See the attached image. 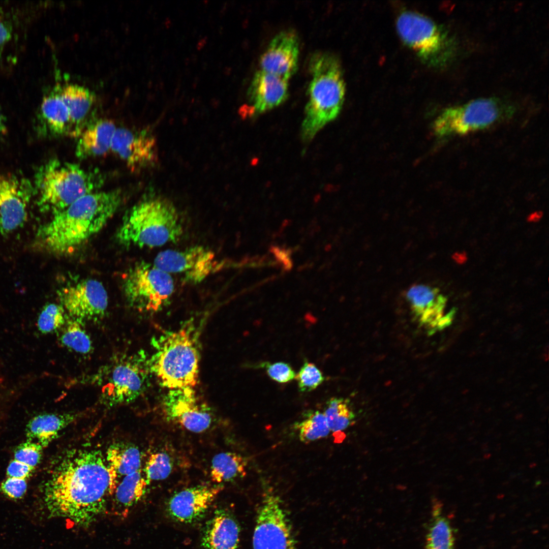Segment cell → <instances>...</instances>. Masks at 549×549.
<instances>
[{"mask_svg":"<svg viewBox=\"0 0 549 549\" xmlns=\"http://www.w3.org/2000/svg\"><path fill=\"white\" fill-rule=\"evenodd\" d=\"M112 493L105 456L98 450L81 449L68 453L55 467L44 501L49 516L85 526L106 512Z\"/></svg>","mask_w":549,"mask_h":549,"instance_id":"1","label":"cell"},{"mask_svg":"<svg viewBox=\"0 0 549 549\" xmlns=\"http://www.w3.org/2000/svg\"><path fill=\"white\" fill-rule=\"evenodd\" d=\"M119 190L95 191L53 213L38 230L35 245L55 255L70 253L98 233L120 205Z\"/></svg>","mask_w":549,"mask_h":549,"instance_id":"2","label":"cell"},{"mask_svg":"<svg viewBox=\"0 0 549 549\" xmlns=\"http://www.w3.org/2000/svg\"><path fill=\"white\" fill-rule=\"evenodd\" d=\"M312 78L301 136L311 141L326 124L337 118L345 100V83L340 62L334 54L315 53L309 62Z\"/></svg>","mask_w":549,"mask_h":549,"instance_id":"3","label":"cell"},{"mask_svg":"<svg viewBox=\"0 0 549 549\" xmlns=\"http://www.w3.org/2000/svg\"><path fill=\"white\" fill-rule=\"evenodd\" d=\"M183 232L177 211L168 200L147 197L124 216L116 235L125 246L157 247L177 241Z\"/></svg>","mask_w":549,"mask_h":549,"instance_id":"4","label":"cell"},{"mask_svg":"<svg viewBox=\"0 0 549 549\" xmlns=\"http://www.w3.org/2000/svg\"><path fill=\"white\" fill-rule=\"evenodd\" d=\"M101 183L102 179L97 173L87 171L77 164L52 159L37 170L34 189L41 209L53 214L82 196L97 191Z\"/></svg>","mask_w":549,"mask_h":549,"instance_id":"5","label":"cell"},{"mask_svg":"<svg viewBox=\"0 0 549 549\" xmlns=\"http://www.w3.org/2000/svg\"><path fill=\"white\" fill-rule=\"evenodd\" d=\"M192 329L186 326L167 334L150 360L151 371L170 390L197 383L199 352Z\"/></svg>","mask_w":549,"mask_h":549,"instance_id":"6","label":"cell"},{"mask_svg":"<svg viewBox=\"0 0 549 549\" xmlns=\"http://www.w3.org/2000/svg\"><path fill=\"white\" fill-rule=\"evenodd\" d=\"M396 27L403 43L428 66L443 67L455 55L456 45L450 33L421 14L402 12L396 19Z\"/></svg>","mask_w":549,"mask_h":549,"instance_id":"7","label":"cell"},{"mask_svg":"<svg viewBox=\"0 0 549 549\" xmlns=\"http://www.w3.org/2000/svg\"><path fill=\"white\" fill-rule=\"evenodd\" d=\"M513 106L496 97L478 98L443 110L433 122L439 138L463 135L489 128L511 117Z\"/></svg>","mask_w":549,"mask_h":549,"instance_id":"8","label":"cell"},{"mask_svg":"<svg viewBox=\"0 0 549 549\" xmlns=\"http://www.w3.org/2000/svg\"><path fill=\"white\" fill-rule=\"evenodd\" d=\"M123 288L132 307L141 311L156 312L170 301L174 292V284L171 274L153 263L141 261L125 274Z\"/></svg>","mask_w":549,"mask_h":549,"instance_id":"9","label":"cell"},{"mask_svg":"<svg viewBox=\"0 0 549 549\" xmlns=\"http://www.w3.org/2000/svg\"><path fill=\"white\" fill-rule=\"evenodd\" d=\"M292 527L280 498L265 495L257 514L253 549H295Z\"/></svg>","mask_w":549,"mask_h":549,"instance_id":"10","label":"cell"},{"mask_svg":"<svg viewBox=\"0 0 549 549\" xmlns=\"http://www.w3.org/2000/svg\"><path fill=\"white\" fill-rule=\"evenodd\" d=\"M58 296L67 315L81 322L101 319L108 307L107 291L102 283L95 279L68 283L59 289Z\"/></svg>","mask_w":549,"mask_h":549,"instance_id":"11","label":"cell"},{"mask_svg":"<svg viewBox=\"0 0 549 549\" xmlns=\"http://www.w3.org/2000/svg\"><path fill=\"white\" fill-rule=\"evenodd\" d=\"M153 264L169 273L179 274L186 282L196 284L204 280L220 265L215 253L200 245L182 250H166L160 252Z\"/></svg>","mask_w":549,"mask_h":549,"instance_id":"12","label":"cell"},{"mask_svg":"<svg viewBox=\"0 0 549 549\" xmlns=\"http://www.w3.org/2000/svg\"><path fill=\"white\" fill-rule=\"evenodd\" d=\"M166 418L189 431L199 433L211 425L213 415L192 387L171 389L163 400Z\"/></svg>","mask_w":549,"mask_h":549,"instance_id":"13","label":"cell"},{"mask_svg":"<svg viewBox=\"0 0 549 549\" xmlns=\"http://www.w3.org/2000/svg\"><path fill=\"white\" fill-rule=\"evenodd\" d=\"M34 192V187L28 179L12 174L0 175L1 233H11L24 224Z\"/></svg>","mask_w":549,"mask_h":549,"instance_id":"14","label":"cell"},{"mask_svg":"<svg viewBox=\"0 0 549 549\" xmlns=\"http://www.w3.org/2000/svg\"><path fill=\"white\" fill-rule=\"evenodd\" d=\"M405 297L415 320L428 333L443 329L451 323L455 309L445 314L447 299L438 288L414 284L408 288Z\"/></svg>","mask_w":549,"mask_h":549,"instance_id":"15","label":"cell"},{"mask_svg":"<svg viewBox=\"0 0 549 549\" xmlns=\"http://www.w3.org/2000/svg\"><path fill=\"white\" fill-rule=\"evenodd\" d=\"M141 362L138 357L128 358L112 369L103 389L110 404L131 402L144 391L147 374Z\"/></svg>","mask_w":549,"mask_h":549,"instance_id":"16","label":"cell"},{"mask_svg":"<svg viewBox=\"0 0 549 549\" xmlns=\"http://www.w3.org/2000/svg\"><path fill=\"white\" fill-rule=\"evenodd\" d=\"M110 150L123 160L132 170L150 166L157 160L156 139L146 130L116 128Z\"/></svg>","mask_w":549,"mask_h":549,"instance_id":"17","label":"cell"},{"mask_svg":"<svg viewBox=\"0 0 549 549\" xmlns=\"http://www.w3.org/2000/svg\"><path fill=\"white\" fill-rule=\"evenodd\" d=\"M223 490L220 485H198L173 494L166 505V512L173 521L191 524L202 518Z\"/></svg>","mask_w":549,"mask_h":549,"instance_id":"18","label":"cell"},{"mask_svg":"<svg viewBox=\"0 0 549 549\" xmlns=\"http://www.w3.org/2000/svg\"><path fill=\"white\" fill-rule=\"evenodd\" d=\"M299 54L296 32L292 29L281 31L273 37L261 55L260 70L289 80L297 70Z\"/></svg>","mask_w":549,"mask_h":549,"instance_id":"19","label":"cell"},{"mask_svg":"<svg viewBox=\"0 0 549 549\" xmlns=\"http://www.w3.org/2000/svg\"><path fill=\"white\" fill-rule=\"evenodd\" d=\"M36 131L43 137L77 135L68 109L57 84L42 98L37 114Z\"/></svg>","mask_w":549,"mask_h":549,"instance_id":"20","label":"cell"},{"mask_svg":"<svg viewBox=\"0 0 549 549\" xmlns=\"http://www.w3.org/2000/svg\"><path fill=\"white\" fill-rule=\"evenodd\" d=\"M288 80L261 70L258 71L248 92L250 114H261L284 102L289 94Z\"/></svg>","mask_w":549,"mask_h":549,"instance_id":"21","label":"cell"},{"mask_svg":"<svg viewBox=\"0 0 549 549\" xmlns=\"http://www.w3.org/2000/svg\"><path fill=\"white\" fill-rule=\"evenodd\" d=\"M240 527L229 510L217 509L206 522L202 532V549H238Z\"/></svg>","mask_w":549,"mask_h":549,"instance_id":"22","label":"cell"},{"mask_svg":"<svg viewBox=\"0 0 549 549\" xmlns=\"http://www.w3.org/2000/svg\"><path fill=\"white\" fill-rule=\"evenodd\" d=\"M116 129L112 121L106 119L98 120L84 128L78 136L75 150L77 157L85 159L106 154L111 149Z\"/></svg>","mask_w":549,"mask_h":549,"instance_id":"23","label":"cell"},{"mask_svg":"<svg viewBox=\"0 0 549 549\" xmlns=\"http://www.w3.org/2000/svg\"><path fill=\"white\" fill-rule=\"evenodd\" d=\"M105 458L111 477L113 493L124 477L142 469L140 451L133 444H113L108 448Z\"/></svg>","mask_w":549,"mask_h":549,"instance_id":"24","label":"cell"},{"mask_svg":"<svg viewBox=\"0 0 549 549\" xmlns=\"http://www.w3.org/2000/svg\"><path fill=\"white\" fill-rule=\"evenodd\" d=\"M77 418L75 414L45 413L35 416L26 428L27 440L46 447L60 431Z\"/></svg>","mask_w":549,"mask_h":549,"instance_id":"25","label":"cell"},{"mask_svg":"<svg viewBox=\"0 0 549 549\" xmlns=\"http://www.w3.org/2000/svg\"><path fill=\"white\" fill-rule=\"evenodd\" d=\"M148 485L142 469L124 477L111 497L113 512L126 517L144 495Z\"/></svg>","mask_w":549,"mask_h":549,"instance_id":"26","label":"cell"},{"mask_svg":"<svg viewBox=\"0 0 549 549\" xmlns=\"http://www.w3.org/2000/svg\"><path fill=\"white\" fill-rule=\"evenodd\" d=\"M60 89L75 132L78 136L83 130L82 126L96 101V95L89 88L77 84L60 85Z\"/></svg>","mask_w":549,"mask_h":549,"instance_id":"27","label":"cell"},{"mask_svg":"<svg viewBox=\"0 0 549 549\" xmlns=\"http://www.w3.org/2000/svg\"><path fill=\"white\" fill-rule=\"evenodd\" d=\"M247 466V460L239 454L232 452L219 453L211 461V480L221 483L243 477L246 474Z\"/></svg>","mask_w":549,"mask_h":549,"instance_id":"28","label":"cell"},{"mask_svg":"<svg viewBox=\"0 0 549 549\" xmlns=\"http://www.w3.org/2000/svg\"><path fill=\"white\" fill-rule=\"evenodd\" d=\"M440 508L439 504L436 505L433 508L424 549H453L454 538L452 529Z\"/></svg>","mask_w":549,"mask_h":549,"instance_id":"29","label":"cell"},{"mask_svg":"<svg viewBox=\"0 0 549 549\" xmlns=\"http://www.w3.org/2000/svg\"><path fill=\"white\" fill-rule=\"evenodd\" d=\"M330 431L341 432L354 422L355 415L349 399L333 397L326 403L323 412Z\"/></svg>","mask_w":549,"mask_h":549,"instance_id":"30","label":"cell"},{"mask_svg":"<svg viewBox=\"0 0 549 549\" xmlns=\"http://www.w3.org/2000/svg\"><path fill=\"white\" fill-rule=\"evenodd\" d=\"M299 440L309 443L326 437L330 430L323 412L318 410H308L304 412L301 420L296 423Z\"/></svg>","mask_w":549,"mask_h":549,"instance_id":"31","label":"cell"},{"mask_svg":"<svg viewBox=\"0 0 549 549\" xmlns=\"http://www.w3.org/2000/svg\"><path fill=\"white\" fill-rule=\"evenodd\" d=\"M62 327L60 341L63 345L81 354H87L92 350V341L82 325V322L67 315L65 323Z\"/></svg>","mask_w":549,"mask_h":549,"instance_id":"32","label":"cell"},{"mask_svg":"<svg viewBox=\"0 0 549 549\" xmlns=\"http://www.w3.org/2000/svg\"><path fill=\"white\" fill-rule=\"evenodd\" d=\"M173 469V461L167 452L158 451L151 454L143 469L148 484L151 482L167 478Z\"/></svg>","mask_w":549,"mask_h":549,"instance_id":"33","label":"cell"},{"mask_svg":"<svg viewBox=\"0 0 549 549\" xmlns=\"http://www.w3.org/2000/svg\"><path fill=\"white\" fill-rule=\"evenodd\" d=\"M67 314L60 304L48 303L42 310L37 326L43 333H48L61 328L65 323Z\"/></svg>","mask_w":549,"mask_h":549,"instance_id":"34","label":"cell"},{"mask_svg":"<svg viewBox=\"0 0 549 549\" xmlns=\"http://www.w3.org/2000/svg\"><path fill=\"white\" fill-rule=\"evenodd\" d=\"M298 388L301 392L311 391L325 380L322 372L313 363L305 361L295 375Z\"/></svg>","mask_w":549,"mask_h":549,"instance_id":"35","label":"cell"},{"mask_svg":"<svg viewBox=\"0 0 549 549\" xmlns=\"http://www.w3.org/2000/svg\"><path fill=\"white\" fill-rule=\"evenodd\" d=\"M43 448L38 443L27 440L16 447L13 459L36 469L42 459Z\"/></svg>","mask_w":549,"mask_h":549,"instance_id":"36","label":"cell"},{"mask_svg":"<svg viewBox=\"0 0 549 549\" xmlns=\"http://www.w3.org/2000/svg\"><path fill=\"white\" fill-rule=\"evenodd\" d=\"M256 367L264 369L270 378L280 383L289 382L295 377V373L288 363L285 362L270 363L263 361L256 365Z\"/></svg>","mask_w":549,"mask_h":549,"instance_id":"37","label":"cell"},{"mask_svg":"<svg viewBox=\"0 0 549 549\" xmlns=\"http://www.w3.org/2000/svg\"><path fill=\"white\" fill-rule=\"evenodd\" d=\"M27 487L26 480L7 477L1 484V491L8 498L18 500L24 496Z\"/></svg>","mask_w":549,"mask_h":549,"instance_id":"38","label":"cell"},{"mask_svg":"<svg viewBox=\"0 0 549 549\" xmlns=\"http://www.w3.org/2000/svg\"><path fill=\"white\" fill-rule=\"evenodd\" d=\"M35 468L13 459L7 469L8 477L27 480L32 475Z\"/></svg>","mask_w":549,"mask_h":549,"instance_id":"39","label":"cell"},{"mask_svg":"<svg viewBox=\"0 0 549 549\" xmlns=\"http://www.w3.org/2000/svg\"><path fill=\"white\" fill-rule=\"evenodd\" d=\"M13 28L11 23L0 16V56L5 47L11 40Z\"/></svg>","mask_w":549,"mask_h":549,"instance_id":"40","label":"cell"},{"mask_svg":"<svg viewBox=\"0 0 549 549\" xmlns=\"http://www.w3.org/2000/svg\"><path fill=\"white\" fill-rule=\"evenodd\" d=\"M452 257L456 263L460 264L465 263L467 261L468 258L467 254L465 252H455L452 255Z\"/></svg>","mask_w":549,"mask_h":549,"instance_id":"41","label":"cell"},{"mask_svg":"<svg viewBox=\"0 0 549 549\" xmlns=\"http://www.w3.org/2000/svg\"><path fill=\"white\" fill-rule=\"evenodd\" d=\"M6 119L0 107V136L6 133Z\"/></svg>","mask_w":549,"mask_h":549,"instance_id":"42","label":"cell"},{"mask_svg":"<svg viewBox=\"0 0 549 549\" xmlns=\"http://www.w3.org/2000/svg\"><path fill=\"white\" fill-rule=\"evenodd\" d=\"M542 217V214L540 212H534L530 215L527 220L530 222H536L538 221Z\"/></svg>","mask_w":549,"mask_h":549,"instance_id":"43","label":"cell"},{"mask_svg":"<svg viewBox=\"0 0 549 549\" xmlns=\"http://www.w3.org/2000/svg\"><path fill=\"white\" fill-rule=\"evenodd\" d=\"M491 454L490 453H486L484 455L483 458L485 459H489L491 457Z\"/></svg>","mask_w":549,"mask_h":549,"instance_id":"44","label":"cell"},{"mask_svg":"<svg viewBox=\"0 0 549 549\" xmlns=\"http://www.w3.org/2000/svg\"><path fill=\"white\" fill-rule=\"evenodd\" d=\"M537 464L535 463H532L530 464L529 467L531 468L536 467Z\"/></svg>","mask_w":549,"mask_h":549,"instance_id":"45","label":"cell"},{"mask_svg":"<svg viewBox=\"0 0 549 549\" xmlns=\"http://www.w3.org/2000/svg\"><path fill=\"white\" fill-rule=\"evenodd\" d=\"M541 481L540 480H537V481H536V482H535V486H538V485H540V484H541Z\"/></svg>","mask_w":549,"mask_h":549,"instance_id":"46","label":"cell"},{"mask_svg":"<svg viewBox=\"0 0 549 549\" xmlns=\"http://www.w3.org/2000/svg\"><path fill=\"white\" fill-rule=\"evenodd\" d=\"M481 448H482V449H485V448H487V443H484V444H482V445H481Z\"/></svg>","mask_w":549,"mask_h":549,"instance_id":"47","label":"cell"},{"mask_svg":"<svg viewBox=\"0 0 549 549\" xmlns=\"http://www.w3.org/2000/svg\"><path fill=\"white\" fill-rule=\"evenodd\" d=\"M518 415H517V416H516L515 417V418H516V419H521V418H522V414H518Z\"/></svg>","mask_w":549,"mask_h":549,"instance_id":"48","label":"cell"},{"mask_svg":"<svg viewBox=\"0 0 549 549\" xmlns=\"http://www.w3.org/2000/svg\"><path fill=\"white\" fill-rule=\"evenodd\" d=\"M461 478H463V476L461 475V476H459V478H458V479H459V480H461Z\"/></svg>","mask_w":549,"mask_h":549,"instance_id":"49","label":"cell"}]
</instances>
